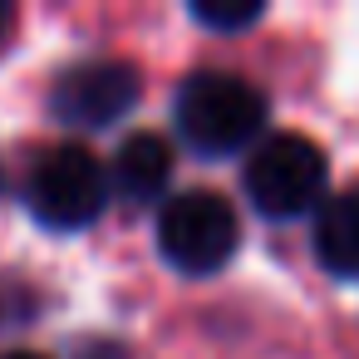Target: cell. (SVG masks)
I'll use <instances>...</instances> for the list:
<instances>
[{
    "mask_svg": "<svg viewBox=\"0 0 359 359\" xmlns=\"http://www.w3.org/2000/svg\"><path fill=\"white\" fill-rule=\"evenodd\" d=\"M266 128V94L226 69H202L177 89V133L202 158H231Z\"/></svg>",
    "mask_w": 359,
    "mask_h": 359,
    "instance_id": "6da1fadb",
    "label": "cell"
},
{
    "mask_svg": "<svg viewBox=\"0 0 359 359\" xmlns=\"http://www.w3.org/2000/svg\"><path fill=\"white\" fill-rule=\"evenodd\" d=\"M236 246H241V222L222 192L192 187V192L168 197V207L158 217V251L172 271L212 276L236 256Z\"/></svg>",
    "mask_w": 359,
    "mask_h": 359,
    "instance_id": "7a4b0ae2",
    "label": "cell"
},
{
    "mask_svg": "<svg viewBox=\"0 0 359 359\" xmlns=\"http://www.w3.org/2000/svg\"><path fill=\"white\" fill-rule=\"evenodd\" d=\"M330 158L305 133H276L246 158V197L261 217H300L325 197Z\"/></svg>",
    "mask_w": 359,
    "mask_h": 359,
    "instance_id": "3957f363",
    "label": "cell"
},
{
    "mask_svg": "<svg viewBox=\"0 0 359 359\" xmlns=\"http://www.w3.org/2000/svg\"><path fill=\"white\" fill-rule=\"evenodd\" d=\"M25 202H30V217L50 231H79L89 222H99L104 202H109V168L79 148V143H60L50 148L30 182H25Z\"/></svg>",
    "mask_w": 359,
    "mask_h": 359,
    "instance_id": "277c9868",
    "label": "cell"
},
{
    "mask_svg": "<svg viewBox=\"0 0 359 359\" xmlns=\"http://www.w3.org/2000/svg\"><path fill=\"white\" fill-rule=\"evenodd\" d=\"M138 94H143V84H138L133 65H123V60H89V65H74L55 84L50 109L69 128H109V123H118L138 104Z\"/></svg>",
    "mask_w": 359,
    "mask_h": 359,
    "instance_id": "5b68a950",
    "label": "cell"
},
{
    "mask_svg": "<svg viewBox=\"0 0 359 359\" xmlns=\"http://www.w3.org/2000/svg\"><path fill=\"white\" fill-rule=\"evenodd\" d=\"M172 182V143L163 133H128L109 168V192L128 202H158Z\"/></svg>",
    "mask_w": 359,
    "mask_h": 359,
    "instance_id": "8992f818",
    "label": "cell"
},
{
    "mask_svg": "<svg viewBox=\"0 0 359 359\" xmlns=\"http://www.w3.org/2000/svg\"><path fill=\"white\" fill-rule=\"evenodd\" d=\"M315 256L330 276L359 280V187L330 197L315 217Z\"/></svg>",
    "mask_w": 359,
    "mask_h": 359,
    "instance_id": "52a82bcc",
    "label": "cell"
},
{
    "mask_svg": "<svg viewBox=\"0 0 359 359\" xmlns=\"http://www.w3.org/2000/svg\"><path fill=\"white\" fill-rule=\"evenodd\" d=\"M266 15L261 0H192V20L212 30H246Z\"/></svg>",
    "mask_w": 359,
    "mask_h": 359,
    "instance_id": "ba28073f",
    "label": "cell"
},
{
    "mask_svg": "<svg viewBox=\"0 0 359 359\" xmlns=\"http://www.w3.org/2000/svg\"><path fill=\"white\" fill-rule=\"evenodd\" d=\"M0 359H45V354H35V349H15V354H0Z\"/></svg>",
    "mask_w": 359,
    "mask_h": 359,
    "instance_id": "9c48e42d",
    "label": "cell"
},
{
    "mask_svg": "<svg viewBox=\"0 0 359 359\" xmlns=\"http://www.w3.org/2000/svg\"><path fill=\"white\" fill-rule=\"evenodd\" d=\"M11 25V6H6V0H0V30H6Z\"/></svg>",
    "mask_w": 359,
    "mask_h": 359,
    "instance_id": "30bf717a",
    "label": "cell"
}]
</instances>
